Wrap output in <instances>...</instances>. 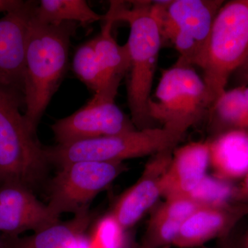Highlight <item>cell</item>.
<instances>
[{
	"label": "cell",
	"mask_w": 248,
	"mask_h": 248,
	"mask_svg": "<svg viewBox=\"0 0 248 248\" xmlns=\"http://www.w3.org/2000/svg\"><path fill=\"white\" fill-rule=\"evenodd\" d=\"M77 28L76 22L46 24L37 21L34 14L31 18L26 49L24 116L33 133L64 78Z\"/></svg>",
	"instance_id": "obj_1"
},
{
	"label": "cell",
	"mask_w": 248,
	"mask_h": 248,
	"mask_svg": "<svg viewBox=\"0 0 248 248\" xmlns=\"http://www.w3.org/2000/svg\"><path fill=\"white\" fill-rule=\"evenodd\" d=\"M129 8L122 1H111L109 13L117 21L130 25L126 45L130 56L127 96L132 122L138 130L153 128L148 113L152 88L162 38L153 1H130Z\"/></svg>",
	"instance_id": "obj_2"
},
{
	"label": "cell",
	"mask_w": 248,
	"mask_h": 248,
	"mask_svg": "<svg viewBox=\"0 0 248 248\" xmlns=\"http://www.w3.org/2000/svg\"><path fill=\"white\" fill-rule=\"evenodd\" d=\"M23 104V91L0 81V184L32 190L46 177L50 163L21 113Z\"/></svg>",
	"instance_id": "obj_3"
},
{
	"label": "cell",
	"mask_w": 248,
	"mask_h": 248,
	"mask_svg": "<svg viewBox=\"0 0 248 248\" xmlns=\"http://www.w3.org/2000/svg\"><path fill=\"white\" fill-rule=\"evenodd\" d=\"M248 58V0L223 3L198 66L203 71L202 78L212 107L226 91L232 73Z\"/></svg>",
	"instance_id": "obj_4"
},
{
	"label": "cell",
	"mask_w": 248,
	"mask_h": 248,
	"mask_svg": "<svg viewBox=\"0 0 248 248\" xmlns=\"http://www.w3.org/2000/svg\"><path fill=\"white\" fill-rule=\"evenodd\" d=\"M185 133L171 129L148 128L45 148L50 164L59 168L78 161L122 162L124 160L171 151Z\"/></svg>",
	"instance_id": "obj_5"
},
{
	"label": "cell",
	"mask_w": 248,
	"mask_h": 248,
	"mask_svg": "<svg viewBox=\"0 0 248 248\" xmlns=\"http://www.w3.org/2000/svg\"><path fill=\"white\" fill-rule=\"evenodd\" d=\"M211 108L203 78L193 67L175 63L162 72L148 113L162 127L186 133Z\"/></svg>",
	"instance_id": "obj_6"
},
{
	"label": "cell",
	"mask_w": 248,
	"mask_h": 248,
	"mask_svg": "<svg viewBox=\"0 0 248 248\" xmlns=\"http://www.w3.org/2000/svg\"><path fill=\"white\" fill-rule=\"evenodd\" d=\"M223 3L220 0L153 1L162 43L169 42L177 50L178 64L199 66L214 21Z\"/></svg>",
	"instance_id": "obj_7"
},
{
	"label": "cell",
	"mask_w": 248,
	"mask_h": 248,
	"mask_svg": "<svg viewBox=\"0 0 248 248\" xmlns=\"http://www.w3.org/2000/svg\"><path fill=\"white\" fill-rule=\"evenodd\" d=\"M50 182L49 202L52 213L76 214L89 208V203L123 172L122 162L78 161L60 168Z\"/></svg>",
	"instance_id": "obj_8"
},
{
	"label": "cell",
	"mask_w": 248,
	"mask_h": 248,
	"mask_svg": "<svg viewBox=\"0 0 248 248\" xmlns=\"http://www.w3.org/2000/svg\"><path fill=\"white\" fill-rule=\"evenodd\" d=\"M116 92L100 90L86 105L51 125L58 144L111 136L135 130L132 120L115 104Z\"/></svg>",
	"instance_id": "obj_9"
},
{
	"label": "cell",
	"mask_w": 248,
	"mask_h": 248,
	"mask_svg": "<svg viewBox=\"0 0 248 248\" xmlns=\"http://www.w3.org/2000/svg\"><path fill=\"white\" fill-rule=\"evenodd\" d=\"M60 221L48 205L20 184H0V232L16 237L26 231L37 232Z\"/></svg>",
	"instance_id": "obj_10"
},
{
	"label": "cell",
	"mask_w": 248,
	"mask_h": 248,
	"mask_svg": "<svg viewBox=\"0 0 248 248\" xmlns=\"http://www.w3.org/2000/svg\"><path fill=\"white\" fill-rule=\"evenodd\" d=\"M37 4L24 1L19 9L0 18V81L23 93L28 32Z\"/></svg>",
	"instance_id": "obj_11"
},
{
	"label": "cell",
	"mask_w": 248,
	"mask_h": 248,
	"mask_svg": "<svg viewBox=\"0 0 248 248\" xmlns=\"http://www.w3.org/2000/svg\"><path fill=\"white\" fill-rule=\"evenodd\" d=\"M171 152L155 155L138 182L117 200L111 215L122 229L138 223L161 195L160 179L170 161Z\"/></svg>",
	"instance_id": "obj_12"
},
{
	"label": "cell",
	"mask_w": 248,
	"mask_h": 248,
	"mask_svg": "<svg viewBox=\"0 0 248 248\" xmlns=\"http://www.w3.org/2000/svg\"><path fill=\"white\" fill-rule=\"evenodd\" d=\"M209 165V141L191 142L177 148L160 179L161 195H187L206 175Z\"/></svg>",
	"instance_id": "obj_13"
},
{
	"label": "cell",
	"mask_w": 248,
	"mask_h": 248,
	"mask_svg": "<svg viewBox=\"0 0 248 248\" xmlns=\"http://www.w3.org/2000/svg\"><path fill=\"white\" fill-rule=\"evenodd\" d=\"M248 215V204L203 207L183 222L173 245L195 247L226 233Z\"/></svg>",
	"instance_id": "obj_14"
},
{
	"label": "cell",
	"mask_w": 248,
	"mask_h": 248,
	"mask_svg": "<svg viewBox=\"0 0 248 248\" xmlns=\"http://www.w3.org/2000/svg\"><path fill=\"white\" fill-rule=\"evenodd\" d=\"M214 177L229 182L248 174V132L228 130L209 141Z\"/></svg>",
	"instance_id": "obj_15"
},
{
	"label": "cell",
	"mask_w": 248,
	"mask_h": 248,
	"mask_svg": "<svg viewBox=\"0 0 248 248\" xmlns=\"http://www.w3.org/2000/svg\"><path fill=\"white\" fill-rule=\"evenodd\" d=\"M89 208L74 215L68 221L52 226L24 238L11 237L3 241V248H69L84 234L91 224Z\"/></svg>",
	"instance_id": "obj_16"
},
{
	"label": "cell",
	"mask_w": 248,
	"mask_h": 248,
	"mask_svg": "<svg viewBox=\"0 0 248 248\" xmlns=\"http://www.w3.org/2000/svg\"><path fill=\"white\" fill-rule=\"evenodd\" d=\"M103 19L104 23L100 33L94 37L95 51L104 74L102 89L118 91L121 81L130 68L128 46L126 44L119 45L114 38L112 29L115 21L112 16L107 13Z\"/></svg>",
	"instance_id": "obj_17"
},
{
	"label": "cell",
	"mask_w": 248,
	"mask_h": 248,
	"mask_svg": "<svg viewBox=\"0 0 248 248\" xmlns=\"http://www.w3.org/2000/svg\"><path fill=\"white\" fill-rule=\"evenodd\" d=\"M34 17L46 24L76 22L89 25L103 19L85 0H42L36 6Z\"/></svg>",
	"instance_id": "obj_18"
},
{
	"label": "cell",
	"mask_w": 248,
	"mask_h": 248,
	"mask_svg": "<svg viewBox=\"0 0 248 248\" xmlns=\"http://www.w3.org/2000/svg\"><path fill=\"white\" fill-rule=\"evenodd\" d=\"M210 113L223 132L238 130L248 132V107L242 86L225 93L215 102Z\"/></svg>",
	"instance_id": "obj_19"
},
{
	"label": "cell",
	"mask_w": 248,
	"mask_h": 248,
	"mask_svg": "<svg viewBox=\"0 0 248 248\" xmlns=\"http://www.w3.org/2000/svg\"><path fill=\"white\" fill-rule=\"evenodd\" d=\"M76 76L94 93L104 86V74L95 51L94 38L80 46L73 58Z\"/></svg>",
	"instance_id": "obj_20"
},
{
	"label": "cell",
	"mask_w": 248,
	"mask_h": 248,
	"mask_svg": "<svg viewBox=\"0 0 248 248\" xmlns=\"http://www.w3.org/2000/svg\"><path fill=\"white\" fill-rule=\"evenodd\" d=\"M235 187L228 182L205 175L187 197L204 207H219L234 198Z\"/></svg>",
	"instance_id": "obj_21"
},
{
	"label": "cell",
	"mask_w": 248,
	"mask_h": 248,
	"mask_svg": "<svg viewBox=\"0 0 248 248\" xmlns=\"http://www.w3.org/2000/svg\"><path fill=\"white\" fill-rule=\"evenodd\" d=\"M182 222L153 215L143 244L151 248L165 247L174 243L179 234Z\"/></svg>",
	"instance_id": "obj_22"
},
{
	"label": "cell",
	"mask_w": 248,
	"mask_h": 248,
	"mask_svg": "<svg viewBox=\"0 0 248 248\" xmlns=\"http://www.w3.org/2000/svg\"><path fill=\"white\" fill-rule=\"evenodd\" d=\"M166 199V202L155 215L182 223L199 209L204 207L187 195L173 196Z\"/></svg>",
	"instance_id": "obj_23"
},
{
	"label": "cell",
	"mask_w": 248,
	"mask_h": 248,
	"mask_svg": "<svg viewBox=\"0 0 248 248\" xmlns=\"http://www.w3.org/2000/svg\"><path fill=\"white\" fill-rule=\"evenodd\" d=\"M24 1L21 0H0V14H5L19 9L22 6Z\"/></svg>",
	"instance_id": "obj_24"
},
{
	"label": "cell",
	"mask_w": 248,
	"mask_h": 248,
	"mask_svg": "<svg viewBox=\"0 0 248 248\" xmlns=\"http://www.w3.org/2000/svg\"><path fill=\"white\" fill-rule=\"evenodd\" d=\"M234 198L238 200H248V174L243 179L239 187L235 189Z\"/></svg>",
	"instance_id": "obj_25"
},
{
	"label": "cell",
	"mask_w": 248,
	"mask_h": 248,
	"mask_svg": "<svg viewBox=\"0 0 248 248\" xmlns=\"http://www.w3.org/2000/svg\"><path fill=\"white\" fill-rule=\"evenodd\" d=\"M240 69H241V74H242L244 81L248 84V58L243 66L240 68Z\"/></svg>",
	"instance_id": "obj_26"
},
{
	"label": "cell",
	"mask_w": 248,
	"mask_h": 248,
	"mask_svg": "<svg viewBox=\"0 0 248 248\" xmlns=\"http://www.w3.org/2000/svg\"><path fill=\"white\" fill-rule=\"evenodd\" d=\"M242 89L243 93H244L245 99H246V102L247 103V105L248 107V86L244 85V86H242Z\"/></svg>",
	"instance_id": "obj_27"
},
{
	"label": "cell",
	"mask_w": 248,
	"mask_h": 248,
	"mask_svg": "<svg viewBox=\"0 0 248 248\" xmlns=\"http://www.w3.org/2000/svg\"><path fill=\"white\" fill-rule=\"evenodd\" d=\"M241 248H248V230L243 241L242 247Z\"/></svg>",
	"instance_id": "obj_28"
},
{
	"label": "cell",
	"mask_w": 248,
	"mask_h": 248,
	"mask_svg": "<svg viewBox=\"0 0 248 248\" xmlns=\"http://www.w3.org/2000/svg\"><path fill=\"white\" fill-rule=\"evenodd\" d=\"M135 248H151L147 246L146 245L143 244L142 246H135Z\"/></svg>",
	"instance_id": "obj_29"
},
{
	"label": "cell",
	"mask_w": 248,
	"mask_h": 248,
	"mask_svg": "<svg viewBox=\"0 0 248 248\" xmlns=\"http://www.w3.org/2000/svg\"><path fill=\"white\" fill-rule=\"evenodd\" d=\"M3 248V241H1V239H0V248Z\"/></svg>",
	"instance_id": "obj_30"
},
{
	"label": "cell",
	"mask_w": 248,
	"mask_h": 248,
	"mask_svg": "<svg viewBox=\"0 0 248 248\" xmlns=\"http://www.w3.org/2000/svg\"><path fill=\"white\" fill-rule=\"evenodd\" d=\"M120 248H122V247H121ZM133 248H135V246H134V247Z\"/></svg>",
	"instance_id": "obj_31"
}]
</instances>
